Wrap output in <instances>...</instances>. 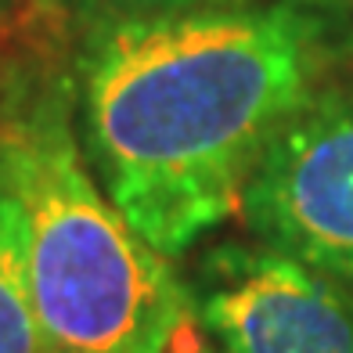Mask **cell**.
I'll use <instances>...</instances> for the list:
<instances>
[{
	"label": "cell",
	"mask_w": 353,
	"mask_h": 353,
	"mask_svg": "<svg viewBox=\"0 0 353 353\" xmlns=\"http://www.w3.org/2000/svg\"><path fill=\"white\" fill-rule=\"evenodd\" d=\"M22 8H26V0H0V26H14Z\"/></svg>",
	"instance_id": "obj_8"
},
{
	"label": "cell",
	"mask_w": 353,
	"mask_h": 353,
	"mask_svg": "<svg viewBox=\"0 0 353 353\" xmlns=\"http://www.w3.org/2000/svg\"><path fill=\"white\" fill-rule=\"evenodd\" d=\"M332 33L310 0L216 4L76 43L79 144L126 223L181 256L242 210L281 126L325 87Z\"/></svg>",
	"instance_id": "obj_1"
},
{
	"label": "cell",
	"mask_w": 353,
	"mask_h": 353,
	"mask_svg": "<svg viewBox=\"0 0 353 353\" xmlns=\"http://www.w3.org/2000/svg\"><path fill=\"white\" fill-rule=\"evenodd\" d=\"M33 4L79 43L94 33H105V29L159 22L173 19V14L231 4V0H33Z\"/></svg>",
	"instance_id": "obj_6"
},
{
	"label": "cell",
	"mask_w": 353,
	"mask_h": 353,
	"mask_svg": "<svg viewBox=\"0 0 353 353\" xmlns=\"http://www.w3.org/2000/svg\"><path fill=\"white\" fill-rule=\"evenodd\" d=\"M0 353H43L29 296L22 213L4 173H0Z\"/></svg>",
	"instance_id": "obj_5"
},
{
	"label": "cell",
	"mask_w": 353,
	"mask_h": 353,
	"mask_svg": "<svg viewBox=\"0 0 353 353\" xmlns=\"http://www.w3.org/2000/svg\"><path fill=\"white\" fill-rule=\"evenodd\" d=\"M170 353H216V346L195 339V335H188V328H184L181 335H176V343L170 346Z\"/></svg>",
	"instance_id": "obj_7"
},
{
	"label": "cell",
	"mask_w": 353,
	"mask_h": 353,
	"mask_svg": "<svg viewBox=\"0 0 353 353\" xmlns=\"http://www.w3.org/2000/svg\"><path fill=\"white\" fill-rule=\"evenodd\" d=\"M238 213L260 245L353 288V79L325 83L281 126Z\"/></svg>",
	"instance_id": "obj_3"
},
{
	"label": "cell",
	"mask_w": 353,
	"mask_h": 353,
	"mask_svg": "<svg viewBox=\"0 0 353 353\" xmlns=\"http://www.w3.org/2000/svg\"><path fill=\"white\" fill-rule=\"evenodd\" d=\"M191 310L216 353H353V288L270 245H223Z\"/></svg>",
	"instance_id": "obj_4"
},
{
	"label": "cell",
	"mask_w": 353,
	"mask_h": 353,
	"mask_svg": "<svg viewBox=\"0 0 353 353\" xmlns=\"http://www.w3.org/2000/svg\"><path fill=\"white\" fill-rule=\"evenodd\" d=\"M72 123L61 72L11 87L0 108V173L22 213L43 353H170L191 292L101 191Z\"/></svg>",
	"instance_id": "obj_2"
}]
</instances>
